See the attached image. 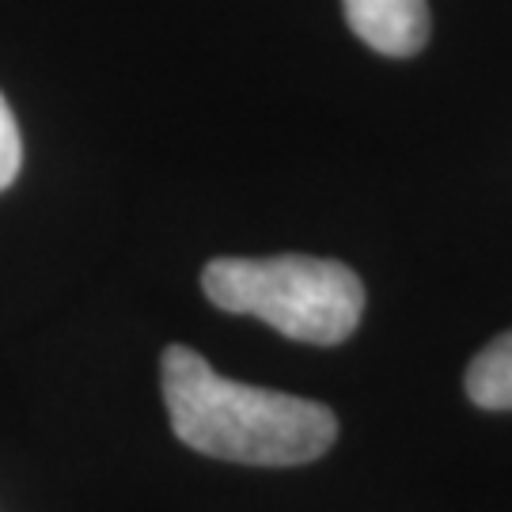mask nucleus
Wrapping results in <instances>:
<instances>
[{"instance_id": "2", "label": "nucleus", "mask_w": 512, "mask_h": 512, "mask_svg": "<svg viewBox=\"0 0 512 512\" xmlns=\"http://www.w3.org/2000/svg\"><path fill=\"white\" fill-rule=\"evenodd\" d=\"M202 289L220 311L255 315L304 346L346 342L365 315L361 277L330 258H213Z\"/></svg>"}, {"instance_id": "3", "label": "nucleus", "mask_w": 512, "mask_h": 512, "mask_svg": "<svg viewBox=\"0 0 512 512\" xmlns=\"http://www.w3.org/2000/svg\"><path fill=\"white\" fill-rule=\"evenodd\" d=\"M353 35L376 54L410 57L429 38V4L425 0H342Z\"/></svg>"}, {"instance_id": "4", "label": "nucleus", "mask_w": 512, "mask_h": 512, "mask_svg": "<svg viewBox=\"0 0 512 512\" xmlns=\"http://www.w3.org/2000/svg\"><path fill=\"white\" fill-rule=\"evenodd\" d=\"M467 395L482 410H512V330L494 338L467 368Z\"/></svg>"}, {"instance_id": "1", "label": "nucleus", "mask_w": 512, "mask_h": 512, "mask_svg": "<svg viewBox=\"0 0 512 512\" xmlns=\"http://www.w3.org/2000/svg\"><path fill=\"white\" fill-rule=\"evenodd\" d=\"M160 387L175 437L202 456L247 467H296L330 452L338 437L330 406L228 380L190 346L164 349Z\"/></svg>"}, {"instance_id": "5", "label": "nucleus", "mask_w": 512, "mask_h": 512, "mask_svg": "<svg viewBox=\"0 0 512 512\" xmlns=\"http://www.w3.org/2000/svg\"><path fill=\"white\" fill-rule=\"evenodd\" d=\"M19 167H23V137H19V122L8 99L0 95V190L16 183Z\"/></svg>"}]
</instances>
